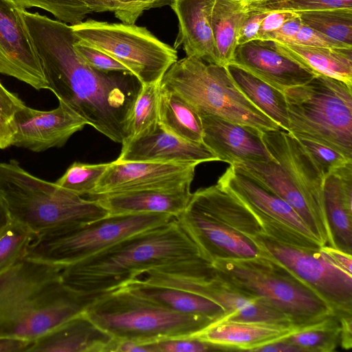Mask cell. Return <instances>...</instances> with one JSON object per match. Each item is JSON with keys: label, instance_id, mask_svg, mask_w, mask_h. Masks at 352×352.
<instances>
[{"label": "cell", "instance_id": "19", "mask_svg": "<svg viewBox=\"0 0 352 352\" xmlns=\"http://www.w3.org/2000/svg\"><path fill=\"white\" fill-rule=\"evenodd\" d=\"M230 63L283 92L317 75L279 52L270 41L255 40L238 45Z\"/></svg>", "mask_w": 352, "mask_h": 352}, {"label": "cell", "instance_id": "5", "mask_svg": "<svg viewBox=\"0 0 352 352\" xmlns=\"http://www.w3.org/2000/svg\"><path fill=\"white\" fill-rule=\"evenodd\" d=\"M212 265L219 278L283 313L297 329L336 314L311 287L261 252L254 257L219 259Z\"/></svg>", "mask_w": 352, "mask_h": 352}, {"label": "cell", "instance_id": "47", "mask_svg": "<svg viewBox=\"0 0 352 352\" xmlns=\"http://www.w3.org/2000/svg\"><path fill=\"white\" fill-rule=\"evenodd\" d=\"M93 12H112L122 23H129V14L126 8L116 0H81Z\"/></svg>", "mask_w": 352, "mask_h": 352}, {"label": "cell", "instance_id": "28", "mask_svg": "<svg viewBox=\"0 0 352 352\" xmlns=\"http://www.w3.org/2000/svg\"><path fill=\"white\" fill-rule=\"evenodd\" d=\"M281 54L302 66L352 85V48H328L272 41Z\"/></svg>", "mask_w": 352, "mask_h": 352}, {"label": "cell", "instance_id": "45", "mask_svg": "<svg viewBox=\"0 0 352 352\" xmlns=\"http://www.w3.org/2000/svg\"><path fill=\"white\" fill-rule=\"evenodd\" d=\"M128 11L129 24H133L144 10L170 5L173 0H116Z\"/></svg>", "mask_w": 352, "mask_h": 352}, {"label": "cell", "instance_id": "31", "mask_svg": "<svg viewBox=\"0 0 352 352\" xmlns=\"http://www.w3.org/2000/svg\"><path fill=\"white\" fill-rule=\"evenodd\" d=\"M158 123L167 131L183 140L202 142L203 128L199 113L179 95L161 87Z\"/></svg>", "mask_w": 352, "mask_h": 352}, {"label": "cell", "instance_id": "53", "mask_svg": "<svg viewBox=\"0 0 352 352\" xmlns=\"http://www.w3.org/2000/svg\"><path fill=\"white\" fill-rule=\"evenodd\" d=\"M257 352H302L301 349L293 344L280 339L268 343L254 349Z\"/></svg>", "mask_w": 352, "mask_h": 352}, {"label": "cell", "instance_id": "26", "mask_svg": "<svg viewBox=\"0 0 352 352\" xmlns=\"http://www.w3.org/2000/svg\"><path fill=\"white\" fill-rule=\"evenodd\" d=\"M217 222L248 237L263 233L252 211L217 184L192 193L188 203Z\"/></svg>", "mask_w": 352, "mask_h": 352}, {"label": "cell", "instance_id": "57", "mask_svg": "<svg viewBox=\"0 0 352 352\" xmlns=\"http://www.w3.org/2000/svg\"><path fill=\"white\" fill-rule=\"evenodd\" d=\"M237 1H245V0H237Z\"/></svg>", "mask_w": 352, "mask_h": 352}, {"label": "cell", "instance_id": "49", "mask_svg": "<svg viewBox=\"0 0 352 352\" xmlns=\"http://www.w3.org/2000/svg\"><path fill=\"white\" fill-rule=\"evenodd\" d=\"M15 94L8 91L0 81V113L10 121L14 115L25 106Z\"/></svg>", "mask_w": 352, "mask_h": 352}, {"label": "cell", "instance_id": "23", "mask_svg": "<svg viewBox=\"0 0 352 352\" xmlns=\"http://www.w3.org/2000/svg\"><path fill=\"white\" fill-rule=\"evenodd\" d=\"M192 193L190 185L169 188L129 191L92 197L96 199L109 215L162 213L174 218L188 206Z\"/></svg>", "mask_w": 352, "mask_h": 352}, {"label": "cell", "instance_id": "38", "mask_svg": "<svg viewBox=\"0 0 352 352\" xmlns=\"http://www.w3.org/2000/svg\"><path fill=\"white\" fill-rule=\"evenodd\" d=\"M109 164L110 162L87 164L75 162L55 183L78 195L89 196Z\"/></svg>", "mask_w": 352, "mask_h": 352}, {"label": "cell", "instance_id": "10", "mask_svg": "<svg viewBox=\"0 0 352 352\" xmlns=\"http://www.w3.org/2000/svg\"><path fill=\"white\" fill-rule=\"evenodd\" d=\"M71 27L80 41L119 61L142 85L161 82L178 60L174 47L135 23L87 19Z\"/></svg>", "mask_w": 352, "mask_h": 352}, {"label": "cell", "instance_id": "2", "mask_svg": "<svg viewBox=\"0 0 352 352\" xmlns=\"http://www.w3.org/2000/svg\"><path fill=\"white\" fill-rule=\"evenodd\" d=\"M208 262L175 218L62 268L64 284L96 297L153 270Z\"/></svg>", "mask_w": 352, "mask_h": 352}, {"label": "cell", "instance_id": "21", "mask_svg": "<svg viewBox=\"0 0 352 352\" xmlns=\"http://www.w3.org/2000/svg\"><path fill=\"white\" fill-rule=\"evenodd\" d=\"M214 1L173 0L170 6L178 19L179 31L173 47L182 46L186 56L219 65L211 26Z\"/></svg>", "mask_w": 352, "mask_h": 352}, {"label": "cell", "instance_id": "48", "mask_svg": "<svg viewBox=\"0 0 352 352\" xmlns=\"http://www.w3.org/2000/svg\"><path fill=\"white\" fill-rule=\"evenodd\" d=\"M302 23L299 14L287 21L280 28L267 35L264 41L291 44Z\"/></svg>", "mask_w": 352, "mask_h": 352}, {"label": "cell", "instance_id": "16", "mask_svg": "<svg viewBox=\"0 0 352 352\" xmlns=\"http://www.w3.org/2000/svg\"><path fill=\"white\" fill-rule=\"evenodd\" d=\"M14 130L12 146L41 152L63 146L87 122L64 103L51 111L24 106L11 120Z\"/></svg>", "mask_w": 352, "mask_h": 352}, {"label": "cell", "instance_id": "42", "mask_svg": "<svg viewBox=\"0 0 352 352\" xmlns=\"http://www.w3.org/2000/svg\"><path fill=\"white\" fill-rule=\"evenodd\" d=\"M74 48L88 65L98 70L104 72H122L132 74L129 69L119 61L105 53L84 43L78 38L74 43Z\"/></svg>", "mask_w": 352, "mask_h": 352}, {"label": "cell", "instance_id": "15", "mask_svg": "<svg viewBox=\"0 0 352 352\" xmlns=\"http://www.w3.org/2000/svg\"><path fill=\"white\" fill-rule=\"evenodd\" d=\"M195 164L155 162H110L91 197L110 194L191 185Z\"/></svg>", "mask_w": 352, "mask_h": 352}, {"label": "cell", "instance_id": "3", "mask_svg": "<svg viewBox=\"0 0 352 352\" xmlns=\"http://www.w3.org/2000/svg\"><path fill=\"white\" fill-rule=\"evenodd\" d=\"M62 268L22 258L0 274V337L33 342L85 311L95 297L67 287Z\"/></svg>", "mask_w": 352, "mask_h": 352}, {"label": "cell", "instance_id": "51", "mask_svg": "<svg viewBox=\"0 0 352 352\" xmlns=\"http://www.w3.org/2000/svg\"><path fill=\"white\" fill-rule=\"evenodd\" d=\"M340 323V346L345 350L352 347V314L338 316Z\"/></svg>", "mask_w": 352, "mask_h": 352}, {"label": "cell", "instance_id": "55", "mask_svg": "<svg viewBox=\"0 0 352 352\" xmlns=\"http://www.w3.org/2000/svg\"><path fill=\"white\" fill-rule=\"evenodd\" d=\"M114 352H153V349L149 343L117 341Z\"/></svg>", "mask_w": 352, "mask_h": 352}, {"label": "cell", "instance_id": "29", "mask_svg": "<svg viewBox=\"0 0 352 352\" xmlns=\"http://www.w3.org/2000/svg\"><path fill=\"white\" fill-rule=\"evenodd\" d=\"M226 68L234 85L244 96L280 129L289 132L284 92L234 64L228 65Z\"/></svg>", "mask_w": 352, "mask_h": 352}, {"label": "cell", "instance_id": "30", "mask_svg": "<svg viewBox=\"0 0 352 352\" xmlns=\"http://www.w3.org/2000/svg\"><path fill=\"white\" fill-rule=\"evenodd\" d=\"M248 15L240 1H214L211 26L220 65L226 67L232 62L240 29Z\"/></svg>", "mask_w": 352, "mask_h": 352}, {"label": "cell", "instance_id": "18", "mask_svg": "<svg viewBox=\"0 0 352 352\" xmlns=\"http://www.w3.org/2000/svg\"><path fill=\"white\" fill-rule=\"evenodd\" d=\"M175 219L211 264L219 259L250 258L260 253L248 237L211 219L189 204Z\"/></svg>", "mask_w": 352, "mask_h": 352}, {"label": "cell", "instance_id": "37", "mask_svg": "<svg viewBox=\"0 0 352 352\" xmlns=\"http://www.w3.org/2000/svg\"><path fill=\"white\" fill-rule=\"evenodd\" d=\"M34 236L23 226L10 220L0 233V274L24 258Z\"/></svg>", "mask_w": 352, "mask_h": 352}, {"label": "cell", "instance_id": "20", "mask_svg": "<svg viewBox=\"0 0 352 352\" xmlns=\"http://www.w3.org/2000/svg\"><path fill=\"white\" fill-rule=\"evenodd\" d=\"M118 162H155L195 164L219 161L203 143L183 140L164 129L159 123L151 133L122 144Z\"/></svg>", "mask_w": 352, "mask_h": 352}, {"label": "cell", "instance_id": "12", "mask_svg": "<svg viewBox=\"0 0 352 352\" xmlns=\"http://www.w3.org/2000/svg\"><path fill=\"white\" fill-rule=\"evenodd\" d=\"M217 184L252 211L267 236L304 248L322 246L289 205L241 168L230 164Z\"/></svg>", "mask_w": 352, "mask_h": 352}, {"label": "cell", "instance_id": "17", "mask_svg": "<svg viewBox=\"0 0 352 352\" xmlns=\"http://www.w3.org/2000/svg\"><path fill=\"white\" fill-rule=\"evenodd\" d=\"M202 142L219 161L233 164L241 161L269 162L273 157L263 143L262 131L210 114H199Z\"/></svg>", "mask_w": 352, "mask_h": 352}, {"label": "cell", "instance_id": "39", "mask_svg": "<svg viewBox=\"0 0 352 352\" xmlns=\"http://www.w3.org/2000/svg\"><path fill=\"white\" fill-rule=\"evenodd\" d=\"M20 8L36 7L52 13L57 19L70 25L79 23L91 10L81 0H12Z\"/></svg>", "mask_w": 352, "mask_h": 352}, {"label": "cell", "instance_id": "32", "mask_svg": "<svg viewBox=\"0 0 352 352\" xmlns=\"http://www.w3.org/2000/svg\"><path fill=\"white\" fill-rule=\"evenodd\" d=\"M323 195L333 248L351 254L352 208L344 201L340 180L336 173H333L324 177Z\"/></svg>", "mask_w": 352, "mask_h": 352}, {"label": "cell", "instance_id": "54", "mask_svg": "<svg viewBox=\"0 0 352 352\" xmlns=\"http://www.w3.org/2000/svg\"><path fill=\"white\" fill-rule=\"evenodd\" d=\"M14 130L11 121L0 113V149L12 146Z\"/></svg>", "mask_w": 352, "mask_h": 352}, {"label": "cell", "instance_id": "33", "mask_svg": "<svg viewBox=\"0 0 352 352\" xmlns=\"http://www.w3.org/2000/svg\"><path fill=\"white\" fill-rule=\"evenodd\" d=\"M340 333L339 318L333 314L298 328L283 339L299 347L302 352H332L340 345Z\"/></svg>", "mask_w": 352, "mask_h": 352}, {"label": "cell", "instance_id": "34", "mask_svg": "<svg viewBox=\"0 0 352 352\" xmlns=\"http://www.w3.org/2000/svg\"><path fill=\"white\" fill-rule=\"evenodd\" d=\"M306 25L340 43L352 45V8H327L299 13Z\"/></svg>", "mask_w": 352, "mask_h": 352}, {"label": "cell", "instance_id": "11", "mask_svg": "<svg viewBox=\"0 0 352 352\" xmlns=\"http://www.w3.org/2000/svg\"><path fill=\"white\" fill-rule=\"evenodd\" d=\"M269 256L317 293L340 316L352 314V274L337 267L320 250L280 243L264 233L248 236Z\"/></svg>", "mask_w": 352, "mask_h": 352}, {"label": "cell", "instance_id": "46", "mask_svg": "<svg viewBox=\"0 0 352 352\" xmlns=\"http://www.w3.org/2000/svg\"><path fill=\"white\" fill-rule=\"evenodd\" d=\"M299 13L292 12H269L263 20L259 31L258 39L264 41L267 35L278 30L288 20L297 16Z\"/></svg>", "mask_w": 352, "mask_h": 352}, {"label": "cell", "instance_id": "27", "mask_svg": "<svg viewBox=\"0 0 352 352\" xmlns=\"http://www.w3.org/2000/svg\"><path fill=\"white\" fill-rule=\"evenodd\" d=\"M131 293L168 309L188 315L201 316L216 322L223 320L226 312L216 302L177 288L150 285L133 279L122 287Z\"/></svg>", "mask_w": 352, "mask_h": 352}, {"label": "cell", "instance_id": "7", "mask_svg": "<svg viewBox=\"0 0 352 352\" xmlns=\"http://www.w3.org/2000/svg\"><path fill=\"white\" fill-rule=\"evenodd\" d=\"M289 133L327 146L352 160V85L317 74L284 91Z\"/></svg>", "mask_w": 352, "mask_h": 352}, {"label": "cell", "instance_id": "9", "mask_svg": "<svg viewBox=\"0 0 352 352\" xmlns=\"http://www.w3.org/2000/svg\"><path fill=\"white\" fill-rule=\"evenodd\" d=\"M173 218L162 213L108 215L79 227L52 229L34 236L23 258L64 267Z\"/></svg>", "mask_w": 352, "mask_h": 352}, {"label": "cell", "instance_id": "14", "mask_svg": "<svg viewBox=\"0 0 352 352\" xmlns=\"http://www.w3.org/2000/svg\"><path fill=\"white\" fill-rule=\"evenodd\" d=\"M22 10L12 0H0V74L12 76L37 90L47 89Z\"/></svg>", "mask_w": 352, "mask_h": 352}, {"label": "cell", "instance_id": "1", "mask_svg": "<svg viewBox=\"0 0 352 352\" xmlns=\"http://www.w3.org/2000/svg\"><path fill=\"white\" fill-rule=\"evenodd\" d=\"M22 14L47 89L87 124L115 142H126L140 82L131 74L104 72L88 65L74 48L78 37L70 25L23 9Z\"/></svg>", "mask_w": 352, "mask_h": 352}, {"label": "cell", "instance_id": "41", "mask_svg": "<svg viewBox=\"0 0 352 352\" xmlns=\"http://www.w3.org/2000/svg\"><path fill=\"white\" fill-rule=\"evenodd\" d=\"M153 352H206L225 350L196 336L164 339L149 342Z\"/></svg>", "mask_w": 352, "mask_h": 352}, {"label": "cell", "instance_id": "43", "mask_svg": "<svg viewBox=\"0 0 352 352\" xmlns=\"http://www.w3.org/2000/svg\"><path fill=\"white\" fill-rule=\"evenodd\" d=\"M291 44L328 48H352V45L337 41L303 23Z\"/></svg>", "mask_w": 352, "mask_h": 352}, {"label": "cell", "instance_id": "56", "mask_svg": "<svg viewBox=\"0 0 352 352\" xmlns=\"http://www.w3.org/2000/svg\"><path fill=\"white\" fill-rule=\"evenodd\" d=\"M10 221V219L7 210L0 199V233Z\"/></svg>", "mask_w": 352, "mask_h": 352}, {"label": "cell", "instance_id": "25", "mask_svg": "<svg viewBox=\"0 0 352 352\" xmlns=\"http://www.w3.org/2000/svg\"><path fill=\"white\" fill-rule=\"evenodd\" d=\"M233 165L243 170L285 201L321 245H329V239L305 197L274 160L269 162L241 161Z\"/></svg>", "mask_w": 352, "mask_h": 352}, {"label": "cell", "instance_id": "44", "mask_svg": "<svg viewBox=\"0 0 352 352\" xmlns=\"http://www.w3.org/2000/svg\"><path fill=\"white\" fill-rule=\"evenodd\" d=\"M239 34L238 45L258 39V31L267 12H248Z\"/></svg>", "mask_w": 352, "mask_h": 352}, {"label": "cell", "instance_id": "4", "mask_svg": "<svg viewBox=\"0 0 352 352\" xmlns=\"http://www.w3.org/2000/svg\"><path fill=\"white\" fill-rule=\"evenodd\" d=\"M0 199L10 220L35 235L82 226L109 215L96 199H84L55 182L35 177L16 160L0 163Z\"/></svg>", "mask_w": 352, "mask_h": 352}, {"label": "cell", "instance_id": "52", "mask_svg": "<svg viewBox=\"0 0 352 352\" xmlns=\"http://www.w3.org/2000/svg\"><path fill=\"white\" fill-rule=\"evenodd\" d=\"M32 342L19 338L0 337V352H27Z\"/></svg>", "mask_w": 352, "mask_h": 352}, {"label": "cell", "instance_id": "36", "mask_svg": "<svg viewBox=\"0 0 352 352\" xmlns=\"http://www.w3.org/2000/svg\"><path fill=\"white\" fill-rule=\"evenodd\" d=\"M241 3L247 12L300 13L327 8H352V0H245Z\"/></svg>", "mask_w": 352, "mask_h": 352}, {"label": "cell", "instance_id": "50", "mask_svg": "<svg viewBox=\"0 0 352 352\" xmlns=\"http://www.w3.org/2000/svg\"><path fill=\"white\" fill-rule=\"evenodd\" d=\"M320 250L335 264L337 267L352 274V255L351 254L342 251L338 248L329 245H323Z\"/></svg>", "mask_w": 352, "mask_h": 352}, {"label": "cell", "instance_id": "13", "mask_svg": "<svg viewBox=\"0 0 352 352\" xmlns=\"http://www.w3.org/2000/svg\"><path fill=\"white\" fill-rule=\"evenodd\" d=\"M261 136L273 159L305 197L327 236L329 245L333 247L324 204V177L299 140L290 133L279 129L263 131Z\"/></svg>", "mask_w": 352, "mask_h": 352}, {"label": "cell", "instance_id": "40", "mask_svg": "<svg viewBox=\"0 0 352 352\" xmlns=\"http://www.w3.org/2000/svg\"><path fill=\"white\" fill-rule=\"evenodd\" d=\"M325 177L352 160L340 152L320 143L302 138H297Z\"/></svg>", "mask_w": 352, "mask_h": 352}, {"label": "cell", "instance_id": "35", "mask_svg": "<svg viewBox=\"0 0 352 352\" xmlns=\"http://www.w3.org/2000/svg\"><path fill=\"white\" fill-rule=\"evenodd\" d=\"M160 82L142 85L133 107L128 141L149 133L157 126Z\"/></svg>", "mask_w": 352, "mask_h": 352}, {"label": "cell", "instance_id": "24", "mask_svg": "<svg viewBox=\"0 0 352 352\" xmlns=\"http://www.w3.org/2000/svg\"><path fill=\"white\" fill-rule=\"evenodd\" d=\"M296 329L292 326L267 322L220 320L195 336L225 350L253 351L289 336Z\"/></svg>", "mask_w": 352, "mask_h": 352}, {"label": "cell", "instance_id": "8", "mask_svg": "<svg viewBox=\"0 0 352 352\" xmlns=\"http://www.w3.org/2000/svg\"><path fill=\"white\" fill-rule=\"evenodd\" d=\"M160 87L179 95L199 114L214 115L262 132L280 129L239 90L226 67L186 56L169 67Z\"/></svg>", "mask_w": 352, "mask_h": 352}, {"label": "cell", "instance_id": "22", "mask_svg": "<svg viewBox=\"0 0 352 352\" xmlns=\"http://www.w3.org/2000/svg\"><path fill=\"white\" fill-rule=\"evenodd\" d=\"M116 342L84 312L33 341L28 351L114 352Z\"/></svg>", "mask_w": 352, "mask_h": 352}, {"label": "cell", "instance_id": "6", "mask_svg": "<svg viewBox=\"0 0 352 352\" xmlns=\"http://www.w3.org/2000/svg\"><path fill=\"white\" fill-rule=\"evenodd\" d=\"M85 313L115 340L138 343L194 336L216 322L168 309L123 288L95 297Z\"/></svg>", "mask_w": 352, "mask_h": 352}]
</instances>
